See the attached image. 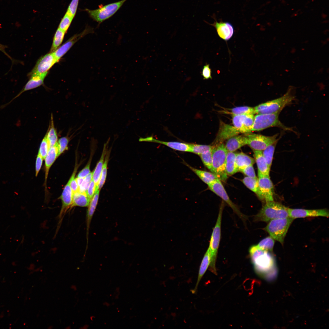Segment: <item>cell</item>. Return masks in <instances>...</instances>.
Listing matches in <instances>:
<instances>
[{
  "label": "cell",
  "mask_w": 329,
  "mask_h": 329,
  "mask_svg": "<svg viewBox=\"0 0 329 329\" xmlns=\"http://www.w3.org/2000/svg\"><path fill=\"white\" fill-rule=\"evenodd\" d=\"M209 189L220 197L232 208L234 212L243 221L246 220L247 217L243 214L237 206L230 199L221 181L218 179L215 180L208 185Z\"/></svg>",
  "instance_id": "cell-11"
},
{
  "label": "cell",
  "mask_w": 329,
  "mask_h": 329,
  "mask_svg": "<svg viewBox=\"0 0 329 329\" xmlns=\"http://www.w3.org/2000/svg\"><path fill=\"white\" fill-rule=\"evenodd\" d=\"M93 172H90L84 178L82 183L79 187V192L87 193L88 186L92 179Z\"/></svg>",
  "instance_id": "cell-43"
},
{
  "label": "cell",
  "mask_w": 329,
  "mask_h": 329,
  "mask_svg": "<svg viewBox=\"0 0 329 329\" xmlns=\"http://www.w3.org/2000/svg\"><path fill=\"white\" fill-rule=\"evenodd\" d=\"M227 150L223 143L213 146L212 150V170L221 181L225 182L228 178L225 168L226 156Z\"/></svg>",
  "instance_id": "cell-4"
},
{
  "label": "cell",
  "mask_w": 329,
  "mask_h": 329,
  "mask_svg": "<svg viewBox=\"0 0 329 329\" xmlns=\"http://www.w3.org/2000/svg\"><path fill=\"white\" fill-rule=\"evenodd\" d=\"M288 208L274 201L266 202L255 216L254 220L267 222L274 219L288 217Z\"/></svg>",
  "instance_id": "cell-2"
},
{
  "label": "cell",
  "mask_w": 329,
  "mask_h": 329,
  "mask_svg": "<svg viewBox=\"0 0 329 329\" xmlns=\"http://www.w3.org/2000/svg\"><path fill=\"white\" fill-rule=\"evenodd\" d=\"M212 25L216 28L219 36L225 41L228 40L233 35V27L229 22H218L216 21Z\"/></svg>",
  "instance_id": "cell-18"
},
{
  "label": "cell",
  "mask_w": 329,
  "mask_h": 329,
  "mask_svg": "<svg viewBox=\"0 0 329 329\" xmlns=\"http://www.w3.org/2000/svg\"><path fill=\"white\" fill-rule=\"evenodd\" d=\"M211 258L210 252L208 248L201 262L199 270L197 279L194 288L191 290L193 294L197 292L199 284L203 275L209 267L211 263Z\"/></svg>",
  "instance_id": "cell-22"
},
{
  "label": "cell",
  "mask_w": 329,
  "mask_h": 329,
  "mask_svg": "<svg viewBox=\"0 0 329 329\" xmlns=\"http://www.w3.org/2000/svg\"><path fill=\"white\" fill-rule=\"evenodd\" d=\"M240 133L234 126L220 122L219 130L212 146H214L222 143L225 140L238 135Z\"/></svg>",
  "instance_id": "cell-15"
},
{
  "label": "cell",
  "mask_w": 329,
  "mask_h": 329,
  "mask_svg": "<svg viewBox=\"0 0 329 329\" xmlns=\"http://www.w3.org/2000/svg\"><path fill=\"white\" fill-rule=\"evenodd\" d=\"M279 113L257 114L254 116L251 131H259L267 128L277 127L285 130H290L279 120Z\"/></svg>",
  "instance_id": "cell-8"
},
{
  "label": "cell",
  "mask_w": 329,
  "mask_h": 329,
  "mask_svg": "<svg viewBox=\"0 0 329 329\" xmlns=\"http://www.w3.org/2000/svg\"><path fill=\"white\" fill-rule=\"evenodd\" d=\"M139 140L140 141L151 142L161 144L174 150L179 151L189 152L190 151V143L179 142L164 141L155 139L152 136L147 137L145 138H140Z\"/></svg>",
  "instance_id": "cell-17"
},
{
  "label": "cell",
  "mask_w": 329,
  "mask_h": 329,
  "mask_svg": "<svg viewBox=\"0 0 329 329\" xmlns=\"http://www.w3.org/2000/svg\"><path fill=\"white\" fill-rule=\"evenodd\" d=\"M52 117V116L51 117L50 126L46 134L50 148L54 146L58 141L57 134L54 127Z\"/></svg>",
  "instance_id": "cell-32"
},
{
  "label": "cell",
  "mask_w": 329,
  "mask_h": 329,
  "mask_svg": "<svg viewBox=\"0 0 329 329\" xmlns=\"http://www.w3.org/2000/svg\"><path fill=\"white\" fill-rule=\"evenodd\" d=\"M236 153L227 151L226 160V171L228 175H231L238 172L236 167L235 159Z\"/></svg>",
  "instance_id": "cell-29"
},
{
  "label": "cell",
  "mask_w": 329,
  "mask_h": 329,
  "mask_svg": "<svg viewBox=\"0 0 329 329\" xmlns=\"http://www.w3.org/2000/svg\"><path fill=\"white\" fill-rule=\"evenodd\" d=\"M48 72L41 74L32 76L29 77L30 79L24 87L20 92L13 99L18 97L24 92L37 88L42 85L44 80Z\"/></svg>",
  "instance_id": "cell-23"
},
{
  "label": "cell",
  "mask_w": 329,
  "mask_h": 329,
  "mask_svg": "<svg viewBox=\"0 0 329 329\" xmlns=\"http://www.w3.org/2000/svg\"><path fill=\"white\" fill-rule=\"evenodd\" d=\"M97 190L96 189L94 182L92 179L87 191V195L89 198L91 200Z\"/></svg>",
  "instance_id": "cell-48"
},
{
  "label": "cell",
  "mask_w": 329,
  "mask_h": 329,
  "mask_svg": "<svg viewBox=\"0 0 329 329\" xmlns=\"http://www.w3.org/2000/svg\"><path fill=\"white\" fill-rule=\"evenodd\" d=\"M246 175L247 176L253 178H257L253 165H251L246 167L239 171Z\"/></svg>",
  "instance_id": "cell-45"
},
{
  "label": "cell",
  "mask_w": 329,
  "mask_h": 329,
  "mask_svg": "<svg viewBox=\"0 0 329 329\" xmlns=\"http://www.w3.org/2000/svg\"><path fill=\"white\" fill-rule=\"evenodd\" d=\"M258 188L256 194L258 198L265 203L274 201V186L269 175L258 176Z\"/></svg>",
  "instance_id": "cell-10"
},
{
  "label": "cell",
  "mask_w": 329,
  "mask_h": 329,
  "mask_svg": "<svg viewBox=\"0 0 329 329\" xmlns=\"http://www.w3.org/2000/svg\"><path fill=\"white\" fill-rule=\"evenodd\" d=\"M77 168H76L70 179V186L73 193L78 191L79 186L77 184L76 178H75V174L77 171Z\"/></svg>",
  "instance_id": "cell-46"
},
{
  "label": "cell",
  "mask_w": 329,
  "mask_h": 329,
  "mask_svg": "<svg viewBox=\"0 0 329 329\" xmlns=\"http://www.w3.org/2000/svg\"><path fill=\"white\" fill-rule=\"evenodd\" d=\"M223 207L224 204L222 203L215 225L211 234L208 248L210 251L211 258L209 270L216 275L217 274L216 263L221 238V226Z\"/></svg>",
  "instance_id": "cell-6"
},
{
  "label": "cell",
  "mask_w": 329,
  "mask_h": 329,
  "mask_svg": "<svg viewBox=\"0 0 329 329\" xmlns=\"http://www.w3.org/2000/svg\"><path fill=\"white\" fill-rule=\"evenodd\" d=\"M106 144H104L103 151L99 161L93 172L92 179L94 181L97 190L99 189L98 186L101 173L104 162L105 156L106 154Z\"/></svg>",
  "instance_id": "cell-26"
},
{
  "label": "cell",
  "mask_w": 329,
  "mask_h": 329,
  "mask_svg": "<svg viewBox=\"0 0 329 329\" xmlns=\"http://www.w3.org/2000/svg\"><path fill=\"white\" fill-rule=\"evenodd\" d=\"M49 148V143L45 135L41 141L38 152L43 159H45Z\"/></svg>",
  "instance_id": "cell-41"
},
{
  "label": "cell",
  "mask_w": 329,
  "mask_h": 329,
  "mask_svg": "<svg viewBox=\"0 0 329 329\" xmlns=\"http://www.w3.org/2000/svg\"><path fill=\"white\" fill-rule=\"evenodd\" d=\"M243 183L250 190L256 193L258 188V178H253L246 176L242 180Z\"/></svg>",
  "instance_id": "cell-36"
},
{
  "label": "cell",
  "mask_w": 329,
  "mask_h": 329,
  "mask_svg": "<svg viewBox=\"0 0 329 329\" xmlns=\"http://www.w3.org/2000/svg\"><path fill=\"white\" fill-rule=\"evenodd\" d=\"M211 69L210 68L209 64H206L204 65L202 69L201 75L204 80L212 79L211 75Z\"/></svg>",
  "instance_id": "cell-47"
},
{
  "label": "cell",
  "mask_w": 329,
  "mask_h": 329,
  "mask_svg": "<svg viewBox=\"0 0 329 329\" xmlns=\"http://www.w3.org/2000/svg\"><path fill=\"white\" fill-rule=\"evenodd\" d=\"M93 32V29H92L89 30L88 29L85 30L81 33L76 34L71 37L63 45L58 48L55 51L53 52L57 62L59 61L60 59L79 39L86 34L92 33Z\"/></svg>",
  "instance_id": "cell-16"
},
{
  "label": "cell",
  "mask_w": 329,
  "mask_h": 329,
  "mask_svg": "<svg viewBox=\"0 0 329 329\" xmlns=\"http://www.w3.org/2000/svg\"><path fill=\"white\" fill-rule=\"evenodd\" d=\"M69 179L67 183L65 186L60 198L62 200V206L59 214V217H61L63 214L71 205L73 193L70 186Z\"/></svg>",
  "instance_id": "cell-20"
},
{
  "label": "cell",
  "mask_w": 329,
  "mask_h": 329,
  "mask_svg": "<svg viewBox=\"0 0 329 329\" xmlns=\"http://www.w3.org/2000/svg\"><path fill=\"white\" fill-rule=\"evenodd\" d=\"M84 178H80L78 177H77L76 178V181L79 186V187L82 183L84 180Z\"/></svg>",
  "instance_id": "cell-52"
},
{
  "label": "cell",
  "mask_w": 329,
  "mask_h": 329,
  "mask_svg": "<svg viewBox=\"0 0 329 329\" xmlns=\"http://www.w3.org/2000/svg\"><path fill=\"white\" fill-rule=\"evenodd\" d=\"M212 150H209L199 155L203 164L211 172L212 170Z\"/></svg>",
  "instance_id": "cell-38"
},
{
  "label": "cell",
  "mask_w": 329,
  "mask_h": 329,
  "mask_svg": "<svg viewBox=\"0 0 329 329\" xmlns=\"http://www.w3.org/2000/svg\"><path fill=\"white\" fill-rule=\"evenodd\" d=\"M58 154V146L57 142L53 146L50 148L45 158V180L46 183L49 170L56 158Z\"/></svg>",
  "instance_id": "cell-24"
},
{
  "label": "cell",
  "mask_w": 329,
  "mask_h": 329,
  "mask_svg": "<svg viewBox=\"0 0 329 329\" xmlns=\"http://www.w3.org/2000/svg\"><path fill=\"white\" fill-rule=\"evenodd\" d=\"M295 96L289 91L282 97L260 104L254 108L255 114L279 113L285 107L291 104Z\"/></svg>",
  "instance_id": "cell-3"
},
{
  "label": "cell",
  "mask_w": 329,
  "mask_h": 329,
  "mask_svg": "<svg viewBox=\"0 0 329 329\" xmlns=\"http://www.w3.org/2000/svg\"><path fill=\"white\" fill-rule=\"evenodd\" d=\"M69 142L68 138L66 136L60 138L57 141L58 146V157L65 150L68 149V145Z\"/></svg>",
  "instance_id": "cell-42"
},
{
  "label": "cell",
  "mask_w": 329,
  "mask_h": 329,
  "mask_svg": "<svg viewBox=\"0 0 329 329\" xmlns=\"http://www.w3.org/2000/svg\"><path fill=\"white\" fill-rule=\"evenodd\" d=\"M90 162L91 160L89 161L85 167L80 172L77 177L84 178L90 172Z\"/></svg>",
  "instance_id": "cell-49"
},
{
  "label": "cell",
  "mask_w": 329,
  "mask_h": 329,
  "mask_svg": "<svg viewBox=\"0 0 329 329\" xmlns=\"http://www.w3.org/2000/svg\"><path fill=\"white\" fill-rule=\"evenodd\" d=\"M221 112L224 113L231 114L234 115L255 114L254 108L246 106L226 109V110L225 109Z\"/></svg>",
  "instance_id": "cell-31"
},
{
  "label": "cell",
  "mask_w": 329,
  "mask_h": 329,
  "mask_svg": "<svg viewBox=\"0 0 329 329\" xmlns=\"http://www.w3.org/2000/svg\"><path fill=\"white\" fill-rule=\"evenodd\" d=\"M65 32L58 28L54 37L50 52L55 51L62 43Z\"/></svg>",
  "instance_id": "cell-33"
},
{
  "label": "cell",
  "mask_w": 329,
  "mask_h": 329,
  "mask_svg": "<svg viewBox=\"0 0 329 329\" xmlns=\"http://www.w3.org/2000/svg\"><path fill=\"white\" fill-rule=\"evenodd\" d=\"M255 161V159L242 152L236 153L235 162L238 172L246 167L253 165Z\"/></svg>",
  "instance_id": "cell-25"
},
{
  "label": "cell",
  "mask_w": 329,
  "mask_h": 329,
  "mask_svg": "<svg viewBox=\"0 0 329 329\" xmlns=\"http://www.w3.org/2000/svg\"><path fill=\"white\" fill-rule=\"evenodd\" d=\"M274 244V239L270 236L262 239L256 245L262 249L269 252L273 251Z\"/></svg>",
  "instance_id": "cell-34"
},
{
  "label": "cell",
  "mask_w": 329,
  "mask_h": 329,
  "mask_svg": "<svg viewBox=\"0 0 329 329\" xmlns=\"http://www.w3.org/2000/svg\"><path fill=\"white\" fill-rule=\"evenodd\" d=\"M246 136L236 135L227 140L225 146L228 151L234 152L242 146L247 144Z\"/></svg>",
  "instance_id": "cell-21"
},
{
  "label": "cell",
  "mask_w": 329,
  "mask_h": 329,
  "mask_svg": "<svg viewBox=\"0 0 329 329\" xmlns=\"http://www.w3.org/2000/svg\"><path fill=\"white\" fill-rule=\"evenodd\" d=\"M186 165L204 183L208 185L212 183L218 179L217 176L213 173L203 171L194 168L187 164Z\"/></svg>",
  "instance_id": "cell-27"
},
{
  "label": "cell",
  "mask_w": 329,
  "mask_h": 329,
  "mask_svg": "<svg viewBox=\"0 0 329 329\" xmlns=\"http://www.w3.org/2000/svg\"><path fill=\"white\" fill-rule=\"evenodd\" d=\"M90 200L87 193H81L79 191L76 192L73 194L72 202L70 207H87Z\"/></svg>",
  "instance_id": "cell-28"
},
{
  "label": "cell",
  "mask_w": 329,
  "mask_h": 329,
  "mask_svg": "<svg viewBox=\"0 0 329 329\" xmlns=\"http://www.w3.org/2000/svg\"><path fill=\"white\" fill-rule=\"evenodd\" d=\"M255 161L258 169V175H269L271 168L268 166L262 151L253 150Z\"/></svg>",
  "instance_id": "cell-19"
},
{
  "label": "cell",
  "mask_w": 329,
  "mask_h": 329,
  "mask_svg": "<svg viewBox=\"0 0 329 329\" xmlns=\"http://www.w3.org/2000/svg\"><path fill=\"white\" fill-rule=\"evenodd\" d=\"M7 48V46L0 44V51L3 53L11 60L12 62H13L14 60L5 51V49Z\"/></svg>",
  "instance_id": "cell-51"
},
{
  "label": "cell",
  "mask_w": 329,
  "mask_h": 329,
  "mask_svg": "<svg viewBox=\"0 0 329 329\" xmlns=\"http://www.w3.org/2000/svg\"><path fill=\"white\" fill-rule=\"evenodd\" d=\"M234 126L240 133H248L252 131L254 116L253 114L232 115Z\"/></svg>",
  "instance_id": "cell-13"
},
{
  "label": "cell",
  "mask_w": 329,
  "mask_h": 329,
  "mask_svg": "<svg viewBox=\"0 0 329 329\" xmlns=\"http://www.w3.org/2000/svg\"><path fill=\"white\" fill-rule=\"evenodd\" d=\"M43 159L41 155L38 153L36 158L35 165V175L37 176L41 169Z\"/></svg>",
  "instance_id": "cell-50"
},
{
  "label": "cell",
  "mask_w": 329,
  "mask_h": 329,
  "mask_svg": "<svg viewBox=\"0 0 329 329\" xmlns=\"http://www.w3.org/2000/svg\"><path fill=\"white\" fill-rule=\"evenodd\" d=\"M294 220L288 217L271 220L264 230L274 240L283 245L288 230Z\"/></svg>",
  "instance_id": "cell-5"
},
{
  "label": "cell",
  "mask_w": 329,
  "mask_h": 329,
  "mask_svg": "<svg viewBox=\"0 0 329 329\" xmlns=\"http://www.w3.org/2000/svg\"><path fill=\"white\" fill-rule=\"evenodd\" d=\"M58 62L53 52H50L41 57L28 74L29 77L48 72V71Z\"/></svg>",
  "instance_id": "cell-12"
},
{
  "label": "cell",
  "mask_w": 329,
  "mask_h": 329,
  "mask_svg": "<svg viewBox=\"0 0 329 329\" xmlns=\"http://www.w3.org/2000/svg\"><path fill=\"white\" fill-rule=\"evenodd\" d=\"M190 152L200 155L201 154L212 149L213 146L210 145H204L196 144H190Z\"/></svg>",
  "instance_id": "cell-37"
},
{
  "label": "cell",
  "mask_w": 329,
  "mask_h": 329,
  "mask_svg": "<svg viewBox=\"0 0 329 329\" xmlns=\"http://www.w3.org/2000/svg\"><path fill=\"white\" fill-rule=\"evenodd\" d=\"M289 217L296 218L322 216L328 218L329 212L326 209L307 210L288 208Z\"/></svg>",
  "instance_id": "cell-14"
},
{
  "label": "cell",
  "mask_w": 329,
  "mask_h": 329,
  "mask_svg": "<svg viewBox=\"0 0 329 329\" xmlns=\"http://www.w3.org/2000/svg\"><path fill=\"white\" fill-rule=\"evenodd\" d=\"M249 253L254 269L259 277L269 281L274 280L277 275L275 261L269 252L253 245Z\"/></svg>",
  "instance_id": "cell-1"
},
{
  "label": "cell",
  "mask_w": 329,
  "mask_h": 329,
  "mask_svg": "<svg viewBox=\"0 0 329 329\" xmlns=\"http://www.w3.org/2000/svg\"><path fill=\"white\" fill-rule=\"evenodd\" d=\"M79 0H72L69 4L66 13L74 18L77 10Z\"/></svg>",
  "instance_id": "cell-44"
},
{
  "label": "cell",
  "mask_w": 329,
  "mask_h": 329,
  "mask_svg": "<svg viewBox=\"0 0 329 329\" xmlns=\"http://www.w3.org/2000/svg\"><path fill=\"white\" fill-rule=\"evenodd\" d=\"M127 0H121L104 5H100L98 8L95 9H86L85 11L90 17L99 25L113 16Z\"/></svg>",
  "instance_id": "cell-7"
},
{
  "label": "cell",
  "mask_w": 329,
  "mask_h": 329,
  "mask_svg": "<svg viewBox=\"0 0 329 329\" xmlns=\"http://www.w3.org/2000/svg\"><path fill=\"white\" fill-rule=\"evenodd\" d=\"M109 154H107L104 162L101 176L99 181L98 188L99 190L103 187L105 182L107 174V164L109 157Z\"/></svg>",
  "instance_id": "cell-40"
},
{
  "label": "cell",
  "mask_w": 329,
  "mask_h": 329,
  "mask_svg": "<svg viewBox=\"0 0 329 329\" xmlns=\"http://www.w3.org/2000/svg\"><path fill=\"white\" fill-rule=\"evenodd\" d=\"M73 19V18L65 13L61 20L58 28L66 33Z\"/></svg>",
  "instance_id": "cell-39"
},
{
  "label": "cell",
  "mask_w": 329,
  "mask_h": 329,
  "mask_svg": "<svg viewBox=\"0 0 329 329\" xmlns=\"http://www.w3.org/2000/svg\"><path fill=\"white\" fill-rule=\"evenodd\" d=\"M277 142L269 146L262 150L263 154L268 166L270 168L272 164L275 147Z\"/></svg>",
  "instance_id": "cell-35"
},
{
  "label": "cell",
  "mask_w": 329,
  "mask_h": 329,
  "mask_svg": "<svg viewBox=\"0 0 329 329\" xmlns=\"http://www.w3.org/2000/svg\"><path fill=\"white\" fill-rule=\"evenodd\" d=\"M100 190L98 189L91 200L87 215V229L88 231L91 220L96 208L99 198Z\"/></svg>",
  "instance_id": "cell-30"
},
{
  "label": "cell",
  "mask_w": 329,
  "mask_h": 329,
  "mask_svg": "<svg viewBox=\"0 0 329 329\" xmlns=\"http://www.w3.org/2000/svg\"><path fill=\"white\" fill-rule=\"evenodd\" d=\"M247 144L254 150L262 151L269 146L278 142V134L267 136L256 134L247 133Z\"/></svg>",
  "instance_id": "cell-9"
}]
</instances>
